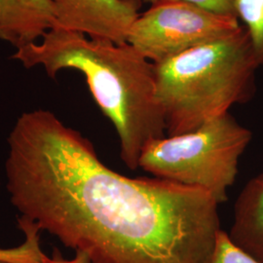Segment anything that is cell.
I'll list each match as a JSON object with an SVG mask.
<instances>
[{"label": "cell", "mask_w": 263, "mask_h": 263, "mask_svg": "<svg viewBox=\"0 0 263 263\" xmlns=\"http://www.w3.org/2000/svg\"><path fill=\"white\" fill-rule=\"evenodd\" d=\"M18 222L25 234V241L17 247L0 248V260L11 263L45 262L48 256L43 253L40 244L41 230L34 222L23 217H20Z\"/></svg>", "instance_id": "9c48e42d"}, {"label": "cell", "mask_w": 263, "mask_h": 263, "mask_svg": "<svg viewBox=\"0 0 263 263\" xmlns=\"http://www.w3.org/2000/svg\"><path fill=\"white\" fill-rule=\"evenodd\" d=\"M0 263H11V262H7V261H4V260H0Z\"/></svg>", "instance_id": "5bb4252c"}, {"label": "cell", "mask_w": 263, "mask_h": 263, "mask_svg": "<svg viewBox=\"0 0 263 263\" xmlns=\"http://www.w3.org/2000/svg\"><path fill=\"white\" fill-rule=\"evenodd\" d=\"M154 4L161 1H176V2H183L198 6L203 9L209 10L215 13L222 14V15H235L234 8V0H144Z\"/></svg>", "instance_id": "7c38bea8"}, {"label": "cell", "mask_w": 263, "mask_h": 263, "mask_svg": "<svg viewBox=\"0 0 263 263\" xmlns=\"http://www.w3.org/2000/svg\"><path fill=\"white\" fill-rule=\"evenodd\" d=\"M167 136L196 130L250 101L259 67L246 29L153 64Z\"/></svg>", "instance_id": "3957f363"}, {"label": "cell", "mask_w": 263, "mask_h": 263, "mask_svg": "<svg viewBox=\"0 0 263 263\" xmlns=\"http://www.w3.org/2000/svg\"><path fill=\"white\" fill-rule=\"evenodd\" d=\"M13 59L41 66L51 78L64 69L85 76L89 90L119 138L120 156L131 170L152 141L167 136L156 93L154 65L129 43L116 44L62 28L16 49Z\"/></svg>", "instance_id": "7a4b0ae2"}, {"label": "cell", "mask_w": 263, "mask_h": 263, "mask_svg": "<svg viewBox=\"0 0 263 263\" xmlns=\"http://www.w3.org/2000/svg\"><path fill=\"white\" fill-rule=\"evenodd\" d=\"M242 28L222 15L183 2L161 1L139 15L127 43L153 64L226 37Z\"/></svg>", "instance_id": "5b68a950"}, {"label": "cell", "mask_w": 263, "mask_h": 263, "mask_svg": "<svg viewBox=\"0 0 263 263\" xmlns=\"http://www.w3.org/2000/svg\"><path fill=\"white\" fill-rule=\"evenodd\" d=\"M252 139L251 130L224 113L194 131L152 141L142 151L139 168L155 178L202 189L220 205L228 199Z\"/></svg>", "instance_id": "277c9868"}, {"label": "cell", "mask_w": 263, "mask_h": 263, "mask_svg": "<svg viewBox=\"0 0 263 263\" xmlns=\"http://www.w3.org/2000/svg\"><path fill=\"white\" fill-rule=\"evenodd\" d=\"M205 263H261L251 254L236 246L228 233L222 229L218 232L216 244Z\"/></svg>", "instance_id": "8fae6325"}, {"label": "cell", "mask_w": 263, "mask_h": 263, "mask_svg": "<svg viewBox=\"0 0 263 263\" xmlns=\"http://www.w3.org/2000/svg\"><path fill=\"white\" fill-rule=\"evenodd\" d=\"M55 26L93 39L127 43L140 0H48Z\"/></svg>", "instance_id": "8992f818"}, {"label": "cell", "mask_w": 263, "mask_h": 263, "mask_svg": "<svg viewBox=\"0 0 263 263\" xmlns=\"http://www.w3.org/2000/svg\"><path fill=\"white\" fill-rule=\"evenodd\" d=\"M231 241L263 263V172L249 180L234 205Z\"/></svg>", "instance_id": "ba28073f"}, {"label": "cell", "mask_w": 263, "mask_h": 263, "mask_svg": "<svg viewBox=\"0 0 263 263\" xmlns=\"http://www.w3.org/2000/svg\"><path fill=\"white\" fill-rule=\"evenodd\" d=\"M44 263H94L86 254L77 252L72 258H64L60 254H56L52 257L48 256Z\"/></svg>", "instance_id": "4fadbf2b"}, {"label": "cell", "mask_w": 263, "mask_h": 263, "mask_svg": "<svg viewBox=\"0 0 263 263\" xmlns=\"http://www.w3.org/2000/svg\"><path fill=\"white\" fill-rule=\"evenodd\" d=\"M235 15L243 23L255 60L263 67V0H234Z\"/></svg>", "instance_id": "30bf717a"}, {"label": "cell", "mask_w": 263, "mask_h": 263, "mask_svg": "<svg viewBox=\"0 0 263 263\" xmlns=\"http://www.w3.org/2000/svg\"><path fill=\"white\" fill-rule=\"evenodd\" d=\"M54 26L48 0H0V39L16 49L37 42Z\"/></svg>", "instance_id": "52a82bcc"}, {"label": "cell", "mask_w": 263, "mask_h": 263, "mask_svg": "<svg viewBox=\"0 0 263 263\" xmlns=\"http://www.w3.org/2000/svg\"><path fill=\"white\" fill-rule=\"evenodd\" d=\"M7 191L21 217L94 263H205L220 228L208 192L132 179L49 110L23 113L8 138Z\"/></svg>", "instance_id": "6da1fadb"}]
</instances>
